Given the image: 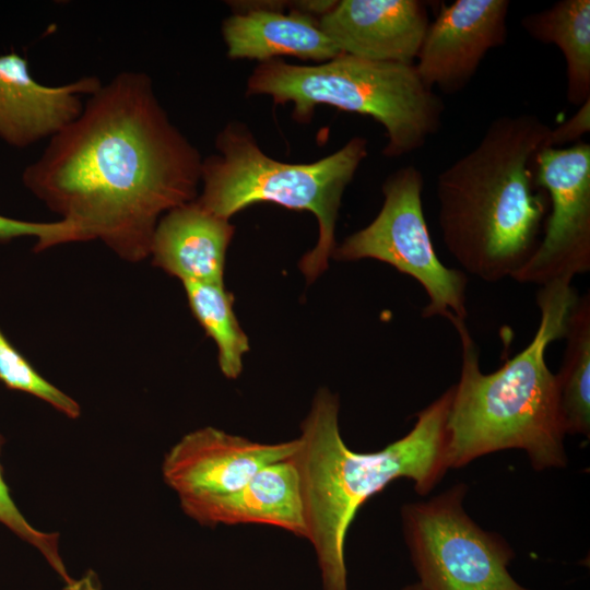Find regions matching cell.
Listing matches in <instances>:
<instances>
[{"instance_id": "cell-21", "label": "cell", "mask_w": 590, "mask_h": 590, "mask_svg": "<svg viewBox=\"0 0 590 590\" xmlns=\"http://www.w3.org/2000/svg\"><path fill=\"white\" fill-rule=\"evenodd\" d=\"M4 438L0 435V453ZM0 523L4 524L20 539L36 547L54 570L63 580L66 588L71 587L75 579L67 573L66 566L59 554V534L46 533L34 528L22 515L13 502L9 487L3 477V469L0 463Z\"/></svg>"}, {"instance_id": "cell-14", "label": "cell", "mask_w": 590, "mask_h": 590, "mask_svg": "<svg viewBox=\"0 0 590 590\" xmlns=\"http://www.w3.org/2000/svg\"><path fill=\"white\" fill-rule=\"evenodd\" d=\"M179 504L203 526L266 524L307 539L299 474L291 459L263 468L236 491Z\"/></svg>"}, {"instance_id": "cell-3", "label": "cell", "mask_w": 590, "mask_h": 590, "mask_svg": "<svg viewBox=\"0 0 590 590\" xmlns=\"http://www.w3.org/2000/svg\"><path fill=\"white\" fill-rule=\"evenodd\" d=\"M451 398L452 387L417 413L405 436L381 450L356 452L341 436L338 397L328 389L316 393L290 459L299 474L306 540L316 553L322 590H347L345 539L367 499L402 477L426 494L445 475Z\"/></svg>"}, {"instance_id": "cell-9", "label": "cell", "mask_w": 590, "mask_h": 590, "mask_svg": "<svg viewBox=\"0 0 590 590\" xmlns=\"http://www.w3.org/2000/svg\"><path fill=\"white\" fill-rule=\"evenodd\" d=\"M536 181L550 210L540 244L515 275L540 286L590 270V144L545 148L536 157Z\"/></svg>"}, {"instance_id": "cell-11", "label": "cell", "mask_w": 590, "mask_h": 590, "mask_svg": "<svg viewBox=\"0 0 590 590\" xmlns=\"http://www.w3.org/2000/svg\"><path fill=\"white\" fill-rule=\"evenodd\" d=\"M508 0H457L441 4L416 56L429 88L456 94L471 82L487 52L507 40Z\"/></svg>"}, {"instance_id": "cell-2", "label": "cell", "mask_w": 590, "mask_h": 590, "mask_svg": "<svg viewBox=\"0 0 590 590\" xmlns=\"http://www.w3.org/2000/svg\"><path fill=\"white\" fill-rule=\"evenodd\" d=\"M551 128L533 114L497 117L437 176L442 241L485 282L514 279L540 244L550 201L536 181V157L551 148Z\"/></svg>"}, {"instance_id": "cell-4", "label": "cell", "mask_w": 590, "mask_h": 590, "mask_svg": "<svg viewBox=\"0 0 590 590\" xmlns=\"http://www.w3.org/2000/svg\"><path fill=\"white\" fill-rule=\"evenodd\" d=\"M571 280L546 283L536 293L540 321L531 342L499 369L484 374L465 321L452 323L461 342V371L452 386L445 461L460 468L499 450H524L535 470L566 464V435L547 346L564 338L578 299Z\"/></svg>"}, {"instance_id": "cell-5", "label": "cell", "mask_w": 590, "mask_h": 590, "mask_svg": "<svg viewBox=\"0 0 590 590\" xmlns=\"http://www.w3.org/2000/svg\"><path fill=\"white\" fill-rule=\"evenodd\" d=\"M249 95L293 104L292 117L308 122L317 105L369 116L386 130L382 154L401 157L422 149L442 120L441 97L421 80L415 63L346 54L315 66L281 59L260 62L247 81Z\"/></svg>"}, {"instance_id": "cell-13", "label": "cell", "mask_w": 590, "mask_h": 590, "mask_svg": "<svg viewBox=\"0 0 590 590\" xmlns=\"http://www.w3.org/2000/svg\"><path fill=\"white\" fill-rule=\"evenodd\" d=\"M102 83L87 75L59 85L37 82L27 60L14 51L0 56V138L16 148L58 134L82 113V96Z\"/></svg>"}, {"instance_id": "cell-24", "label": "cell", "mask_w": 590, "mask_h": 590, "mask_svg": "<svg viewBox=\"0 0 590 590\" xmlns=\"http://www.w3.org/2000/svg\"><path fill=\"white\" fill-rule=\"evenodd\" d=\"M66 590H101V583L94 571L88 570L81 579Z\"/></svg>"}, {"instance_id": "cell-22", "label": "cell", "mask_w": 590, "mask_h": 590, "mask_svg": "<svg viewBox=\"0 0 590 590\" xmlns=\"http://www.w3.org/2000/svg\"><path fill=\"white\" fill-rule=\"evenodd\" d=\"M19 237H34V250L40 252L61 244L75 243V231L62 220L27 222L0 215V243Z\"/></svg>"}, {"instance_id": "cell-8", "label": "cell", "mask_w": 590, "mask_h": 590, "mask_svg": "<svg viewBox=\"0 0 590 590\" xmlns=\"http://www.w3.org/2000/svg\"><path fill=\"white\" fill-rule=\"evenodd\" d=\"M465 487L401 509L403 533L424 590H529L509 574L512 551L465 512Z\"/></svg>"}, {"instance_id": "cell-18", "label": "cell", "mask_w": 590, "mask_h": 590, "mask_svg": "<svg viewBox=\"0 0 590 590\" xmlns=\"http://www.w3.org/2000/svg\"><path fill=\"white\" fill-rule=\"evenodd\" d=\"M566 347L555 374L566 434L590 435V295L578 297L567 322Z\"/></svg>"}, {"instance_id": "cell-23", "label": "cell", "mask_w": 590, "mask_h": 590, "mask_svg": "<svg viewBox=\"0 0 590 590\" xmlns=\"http://www.w3.org/2000/svg\"><path fill=\"white\" fill-rule=\"evenodd\" d=\"M590 131V99L578 106L577 111L563 123L551 128L550 146L564 148L581 141Z\"/></svg>"}, {"instance_id": "cell-16", "label": "cell", "mask_w": 590, "mask_h": 590, "mask_svg": "<svg viewBox=\"0 0 590 590\" xmlns=\"http://www.w3.org/2000/svg\"><path fill=\"white\" fill-rule=\"evenodd\" d=\"M228 3L236 11L224 20L222 35L231 59L264 62L294 56L321 63L342 54L315 16L255 7L248 1Z\"/></svg>"}, {"instance_id": "cell-17", "label": "cell", "mask_w": 590, "mask_h": 590, "mask_svg": "<svg viewBox=\"0 0 590 590\" xmlns=\"http://www.w3.org/2000/svg\"><path fill=\"white\" fill-rule=\"evenodd\" d=\"M520 24L533 39L562 51L568 103L580 106L590 99V1L559 0L524 15Z\"/></svg>"}, {"instance_id": "cell-6", "label": "cell", "mask_w": 590, "mask_h": 590, "mask_svg": "<svg viewBox=\"0 0 590 590\" xmlns=\"http://www.w3.org/2000/svg\"><path fill=\"white\" fill-rule=\"evenodd\" d=\"M215 148L217 154L202 161V190L196 200L227 220L258 202L312 213L319 237L299 268L308 281H314L327 269L335 249L334 228L342 196L367 156V140L355 135L323 158L291 164L268 156L247 126L232 121L216 135Z\"/></svg>"}, {"instance_id": "cell-19", "label": "cell", "mask_w": 590, "mask_h": 590, "mask_svg": "<svg viewBox=\"0 0 590 590\" xmlns=\"http://www.w3.org/2000/svg\"><path fill=\"white\" fill-rule=\"evenodd\" d=\"M191 312L215 342L219 366L229 379L243 371V359L249 350L248 337L235 316L234 296L224 283H182Z\"/></svg>"}, {"instance_id": "cell-25", "label": "cell", "mask_w": 590, "mask_h": 590, "mask_svg": "<svg viewBox=\"0 0 590 590\" xmlns=\"http://www.w3.org/2000/svg\"><path fill=\"white\" fill-rule=\"evenodd\" d=\"M403 590H424L420 583L406 586Z\"/></svg>"}, {"instance_id": "cell-7", "label": "cell", "mask_w": 590, "mask_h": 590, "mask_svg": "<svg viewBox=\"0 0 590 590\" xmlns=\"http://www.w3.org/2000/svg\"><path fill=\"white\" fill-rule=\"evenodd\" d=\"M424 177L417 167H400L382 185L384 202L377 216L335 247L342 261L375 259L415 279L428 302L424 318L444 317L451 323L465 321L467 275L439 260L425 221L422 192Z\"/></svg>"}, {"instance_id": "cell-20", "label": "cell", "mask_w": 590, "mask_h": 590, "mask_svg": "<svg viewBox=\"0 0 590 590\" xmlns=\"http://www.w3.org/2000/svg\"><path fill=\"white\" fill-rule=\"evenodd\" d=\"M0 381L11 390L32 394L70 418L81 413L79 403L46 380L13 346L0 329Z\"/></svg>"}, {"instance_id": "cell-12", "label": "cell", "mask_w": 590, "mask_h": 590, "mask_svg": "<svg viewBox=\"0 0 590 590\" xmlns=\"http://www.w3.org/2000/svg\"><path fill=\"white\" fill-rule=\"evenodd\" d=\"M420 0H340L319 26L342 54L414 63L429 25Z\"/></svg>"}, {"instance_id": "cell-10", "label": "cell", "mask_w": 590, "mask_h": 590, "mask_svg": "<svg viewBox=\"0 0 590 590\" xmlns=\"http://www.w3.org/2000/svg\"><path fill=\"white\" fill-rule=\"evenodd\" d=\"M298 438L263 444L206 426L185 435L165 455L162 474L179 503L231 493L263 468L290 459Z\"/></svg>"}, {"instance_id": "cell-15", "label": "cell", "mask_w": 590, "mask_h": 590, "mask_svg": "<svg viewBox=\"0 0 590 590\" xmlns=\"http://www.w3.org/2000/svg\"><path fill=\"white\" fill-rule=\"evenodd\" d=\"M235 227L197 200L165 213L151 241L152 264L185 282L224 283Z\"/></svg>"}, {"instance_id": "cell-1", "label": "cell", "mask_w": 590, "mask_h": 590, "mask_svg": "<svg viewBox=\"0 0 590 590\" xmlns=\"http://www.w3.org/2000/svg\"><path fill=\"white\" fill-rule=\"evenodd\" d=\"M202 158L170 121L151 78L125 71L92 94L22 175L24 186L119 258L150 256L161 217L198 197Z\"/></svg>"}]
</instances>
